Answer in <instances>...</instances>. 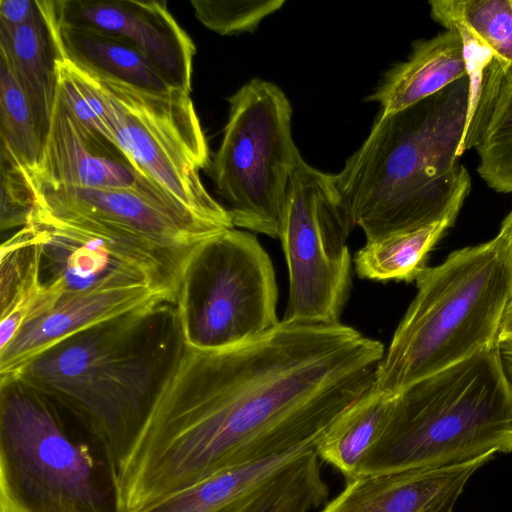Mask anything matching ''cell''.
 <instances>
[{"mask_svg":"<svg viewBox=\"0 0 512 512\" xmlns=\"http://www.w3.org/2000/svg\"><path fill=\"white\" fill-rule=\"evenodd\" d=\"M0 56L9 64L31 108L42 146L58 90L59 54L43 0L35 15L16 28L0 27Z\"/></svg>","mask_w":512,"mask_h":512,"instance_id":"21","label":"cell"},{"mask_svg":"<svg viewBox=\"0 0 512 512\" xmlns=\"http://www.w3.org/2000/svg\"><path fill=\"white\" fill-rule=\"evenodd\" d=\"M383 344L339 323L282 320L240 344L186 346L120 465L129 512L223 469L316 447L374 386Z\"/></svg>","mask_w":512,"mask_h":512,"instance_id":"1","label":"cell"},{"mask_svg":"<svg viewBox=\"0 0 512 512\" xmlns=\"http://www.w3.org/2000/svg\"><path fill=\"white\" fill-rule=\"evenodd\" d=\"M468 77L463 42L451 29L413 44L407 60L388 70L367 101L378 102L384 118Z\"/></svg>","mask_w":512,"mask_h":512,"instance_id":"18","label":"cell"},{"mask_svg":"<svg viewBox=\"0 0 512 512\" xmlns=\"http://www.w3.org/2000/svg\"><path fill=\"white\" fill-rule=\"evenodd\" d=\"M352 228L333 175L301 157L287 188L278 237L289 272L284 320L340 322L351 285Z\"/></svg>","mask_w":512,"mask_h":512,"instance_id":"11","label":"cell"},{"mask_svg":"<svg viewBox=\"0 0 512 512\" xmlns=\"http://www.w3.org/2000/svg\"><path fill=\"white\" fill-rule=\"evenodd\" d=\"M35 183L132 190L184 208L138 174L116 146L81 122L58 90Z\"/></svg>","mask_w":512,"mask_h":512,"instance_id":"14","label":"cell"},{"mask_svg":"<svg viewBox=\"0 0 512 512\" xmlns=\"http://www.w3.org/2000/svg\"><path fill=\"white\" fill-rule=\"evenodd\" d=\"M0 163L22 172L31 187L43 146L28 100L7 61L0 56Z\"/></svg>","mask_w":512,"mask_h":512,"instance_id":"24","label":"cell"},{"mask_svg":"<svg viewBox=\"0 0 512 512\" xmlns=\"http://www.w3.org/2000/svg\"><path fill=\"white\" fill-rule=\"evenodd\" d=\"M43 4L59 57L103 77L149 92L165 94L175 90L127 38L58 22L51 13L48 0H43Z\"/></svg>","mask_w":512,"mask_h":512,"instance_id":"20","label":"cell"},{"mask_svg":"<svg viewBox=\"0 0 512 512\" xmlns=\"http://www.w3.org/2000/svg\"><path fill=\"white\" fill-rule=\"evenodd\" d=\"M227 122L211 171L233 226L279 237L292 173L302 157L292 106L272 82L253 78L228 99Z\"/></svg>","mask_w":512,"mask_h":512,"instance_id":"9","label":"cell"},{"mask_svg":"<svg viewBox=\"0 0 512 512\" xmlns=\"http://www.w3.org/2000/svg\"><path fill=\"white\" fill-rule=\"evenodd\" d=\"M432 18L487 47L502 67L512 66V0H433Z\"/></svg>","mask_w":512,"mask_h":512,"instance_id":"25","label":"cell"},{"mask_svg":"<svg viewBox=\"0 0 512 512\" xmlns=\"http://www.w3.org/2000/svg\"><path fill=\"white\" fill-rule=\"evenodd\" d=\"M57 78L73 114L116 146L138 174L200 219L222 230L234 228L200 178L209 148L189 94L142 90L64 58L57 60Z\"/></svg>","mask_w":512,"mask_h":512,"instance_id":"6","label":"cell"},{"mask_svg":"<svg viewBox=\"0 0 512 512\" xmlns=\"http://www.w3.org/2000/svg\"><path fill=\"white\" fill-rule=\"evenodd\" d=\"M1 512H129L119 462L78 416L0 378Z\"/></svg>","mask_w":512,"mask_h":512,"instance_id":"4","label":"cell"},{"mask_svg":"<svg viewBox=\"0 0 512 512\" xmlns=\"http://www.w3.org/2000/svg\"><path fill=\"white\" fill-rule=\"evenodd\" d=\"M160 299L173 300L145 283L109 284L63 295L0 349V378L17 373L50 347L86 328Z\"/></svg>","mask_w":512,"mask_h":512,"instance_id":"16","label":"cell"},{"mask_svg":"<svg viewBox=\"0 0 512 512\" xmlns=\"http://www.w3.org/2000/svg\"><path fill=\"white\" fill-rule=\"evenodd\" d=\"M275 272L255 235L227 229L199 242L182 267L176 306L187 347L218 350L280 321Z\"/></svg>","mask_w":512,"mask_h":512,"instance_id":"10","label":"cell"},{"mask_svg":"<svg viewBox=\"0 0 512 512\" xmlns=\"http://www.w3.org/2000/svg\"><path fill=\"white\" fill-rule=\"evenodd\" d=\"M417 294L376 371L374 388L395 396L478 351L498 345L512 299L506 237L452 252L416 277Z\"/></svg>","mask_w":512,"mask_h":512,"instance_id":"5","label":"cell"},{"mask_svg":"<svg viewBox=\"0 0 512 512\" xmlns=\"http://www.w3.org/2000/svg\"><path fill=\"white\" fill-rule=\"evenodd\" d=\"M499 351L505 372L512 383V341L499 343Z\"/></svg>","mask_w":512,"mask_h":512,"instance_id":"29","label":"cell"},{"mask_svg":"<svg viewBox=\"0 0 512 512\" xmlns=\"http://www.w3.org/2000/svg\"><path fill=\"white\" fill-rule=\"evenodd\" d=\"M499 232L502 233L508 240V243H509V246L511 249V253H512V210L509 212V214L503 220Z\"/></svg>","mask_w":512,"mask_h":512,"instance_id":"30","label":"cell"},{"mask_svg":"<svg viewBox=\"0 0 512 512\" xmlns=\"http://www.w3.org/2000/svg\"><path fill=\"white\" fill-rule=\"evenodd\" d=\"M457 217L421 228L368 241L354 256L360 278L412 282L426 267L427 255Z\"/></svg>","mask_w":512,"mask_h":512,"instance_id":"23","label":"cell"},{"mask_svg":"<svg viewBox=\"0 0 512 512\" xmlns=\"http://www.w3.org/2000/svg\"><path fill=\"white\" fill-rule=\"evenodd\" d=\"M38 9V1L0 0V27L16 28L28 22Z\"/></svg>","mask_w":512,"mask_h":512,"instance_id":"27","label":"cell"},{"mask_svg":"<svg viewBox=\"0 0 512 512\" xmlns=\"http://www.w3.org/2000/svg\"><path fill=\"white\" fill-rule=\"evenodd\" d=\"M25 225L39 236L42 282H59L63 295L109 284L145 283L155 289L141 267L103 239L46 221L28 219Z\"/></svg>","mask_w":512,"mask_h":512,"instance_id":"17","label":"cell"},{"mask_svg":"<svg viewBox=\"0 0 512 512\" xmlns=\"http://www.w3.org/2000/svg\"><path fill=\"white\" fill-rule=\"evenodd\" d=\"M185 349L176 302L160 299L64 339L11 376L94 428L120 466Z\"/></svg>","mask_w":512,"mask_h":512,"instance_id":"2","label":"cell"},{"mask_svg":"<svg viewBox=\"0 0 512 512\" xmlns=\"http://www.w3.org/2000/svg\"><path fill=\"white\" fill-rule=\"evenodd\" d=\"M488 452H512V383L499 344L395 395L357 475L450 466Z\"/></svg>","mask_w":512,"mask_h":512,"instance_id":"7","label":"cell"},{"mask_svg":"<svg viewBox=\"0 0 512 512\" xmlns=\"http://www.w3.org/2000/svg\"><path fill=\"white\" fill-rule=\"evenodd\" d=\"M32 191L28 219L63 225L111 243L173 299L191 250L224 231L176 204L132 190L35 183Z\"/></svg>","mask_w":512,"mask_h":512,"instance_id":"8","label":"cell"},{"mask_svg":"<svg viewBox=\"0 0 512 512\" xmlns=\"http://www.w3.org/2000/svg\"><path fill=\"white\" fill-rule=\"evenodd\" d=\"M469 79L397 113L370 132L333 175L353 227L366 242L457 217L471 188L460 164Z\"/></svg>","mask_w":512,"mask_h":512,"instance_id":"3","label":"cell"},{"mask_svg":"<svg viewBox=\"0 0 512 512\" xmlns=\"http://www.w3.org/2000/svg\"><path fill=\"white\" fill-rule=\"evenodd\" d=\"M512 341V299L507 304L499 328L498 344Z\"/></svg>","mask_w":512,"mask_h":512,"instance_id":"28","label":"cell"},{"mask_svg":"<svg viewBox=\"0 0 512 512\" xmlns=\"http://www.w3.org/2000/svg\"><path fill=\"white\" fill-rule=\"evenodd\" d=\"M474 148L487 185L512 192V66L495 60L486 68L476 105L466 122L460 155Z\"/></svg>","mask_w":512,"mask_h":512,"instance_id":"19","label":"cell"},{"mask_svg":"<svg viewBox=\"0 0 512 512\" xmlns=\"http://www.w3.org/2000/svg\"><path fill=\"white\" fill-rule=\"evenodd\" d=\"M495 452L450 466L373 472L347 480L322 512H453L474 472Z\"/></svg>","mask_w":512,"mask_h":512,"instance_id":"15","label":"cell"},{"mask_svg":"<svg viewBox=\"0 0 512 512\" xmlns=\"http://www.w3.org/2000/svg\"><path fill=\"white\" fill-rule=\"evenodd\" d=\"M315 447L229 467L140 512H310L328 497Z\"/></svg>","mask_w":512,"mask_h":512,"instance_id":"12","label":"cell"},{"mask_svg":"<svg viewBox=\"0 0 512 512\" xmlns=\"http://www.w3.org/2000/svg\"><path fill=\"white\" fill-rule=\"evenodd\" d=\"M393 397L373 386L320 439L316 445L318 456L336 467L346 480L357 476L384 431Z\"/></svg>","mask_w":512,"mask_h":512,"instance_id":"22","label":"cell"},{"mask_svg":"<svg viewBox=\"0 0 512 512\" xmlns=\"http://www.w3.org/2000/svg\"><path fill=\"white\" fill-rule=\"evenodd\" d=\"M285 0H192L196 18L220 35L253 32L264 18L279 10Z\"/></svg>","mask_w":512,"mask_h":512,"instance_id":"26","label":"cell"},{"mask_svg":"<svg viewBox=\"0 0 512 512\" xmlns=\"http://www.w3.org/2000/svg\"><path fill=\"white\" fill-rule=\"evenodd\" d=\"M48 4L58 22L127 38L171 88L190 95L195 45L165 1L48 0Z\"/></svg>","mask_w":512,"mask_h":512,"instance_id":"13","label":"cell"}]
</instances>
